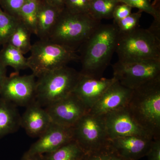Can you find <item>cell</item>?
Listing matches in <instances>:
<instances>
[{
	"mask_svg": "<svg viewBox=\"0 0 160 160\" xmlns=\"http://www.w3.org/2000/svg\"><path fill=\"white\" fill-rule=\"evenodd\" d=\"M146 156L148 160H160V138L153 140Z\"/></svg>",
	"mask_w": 160,
	"mask_h": 160,
	"instance_id": "obj_31",
	"label": "cell"
},
{
	"mask_svg": "<svg viewBox=\"0 0 160 160\" xmlns=\"http://www.w3.org/2000/svg\"><path fill=\"white\" fill-rule=\"evenodd\" d=\"M132 89L123 86L116 81L103 93L89 110V113L102 116L126 107L131 97Z\"/></svg>",
	"mask_w": 160,
	"mask_h": 160,
	"instance_id": "obj_13",
	"label": "cell"
},
{
	"mask_svg": "<svg viewBox=\"0 0 160 160\" xmlns=\"http://www.w3.org/2000/svg\"><path fill=\"white\" fill-rule=\"evenodd\" d=\"M120 3L118 0H90L89 13L93 18L100 22L112 18L115 8Z\"/></svg>",
	"mask_w": 160,
	"mask_h": 160,
	"instance_id": "obj_22",
	"label": "cell"
},
{
	"mask_svg": "<svg viewBox=\"0 0 160 160\" xmlns=\"http://www.w3.org/2000/svg\"><path fill=\"white\" fill-rule=\"evenodd\" d=\"M19 21L0 8V45L7 43Z\"/></svg>",
	"mask_w": 160,
	"mask_h": 160,
	"instance_id": "obj_24",
	"label": "cell"
},
{
	"mask_svg": "<svg viewBox=\"0 0 160 160\" xmlns=\"http://www.w3.org/2000/svg\"><path fill=\"white\" fill-rule=\"evenodd\" d=\"M36 78L32 73L7 77L0 91V97L15 106L27 107L35 101Z\"/></svg>",
	"mask_w": 160,
	"mask_h": 160,
	"instance_id": "obj_9",
	"label": "cell"
},
{
	"mask_svg": "<svg viewBox=\"0 0 160 160\" xmlns=\"http://www.w3.org/2000/svg\"><path fill=\"white\" fill-rule=\"evenodd\" d=\"M73 139L85 153L98 150L109 143L102 117L88 112L72 127Z\"/></svg>",
	"mask_w": 160,
	"mask_h": 160,
	"instance_id": "obj_7",
	"label": "cell"
},
{
	"mask_svg": "<svg viewBox=\"0 0 160 160\" xmlns=\"http://www.w3.org/2000/svg\"><path fill=\"white\" fill-rule=\"evenodd\" d=\"M16 106L0 97V139L21 127V116Z\"/></svg>",
	"mask_w": 160,
	"mask_h": 160,
	"instance_id": "obj_17",
	"label": "cell"
},
{
	"mask_svg": "<svg viewBox=\"0 0 160 160\" xmlns=\"http://www.w3.org/2000/svg\"><path fill=\"white\" fill-rule=\"evenodd\" d=\"M113 78L122 85L131 89L160 78V60L131 63L118 61L112 65Z\"/></svg>",
	"mask_w": 160,
	"mask_h": 160,
	"instance_id": "obj_8",
	"label": "cell"
},
{
	"mask_svg": "<svg viewBox=\"0 0 160 160\" xmlns=\"http://www.w3.org/2000/svg\"><path fill=\"white\" fill-rule=\"evenodd\" d=\"M64 8L72 13L90 14V0H64Z\"/></svg>",
	"mask_w": 160,
	"mask_h": 160,
	"instance_id": "obj_28",
	"label": "cell"
},
{
	"mask_svg": "<svg viewBox=\"0 0 160 160\" xmlns=\"http://www.w3.org/2000/svg\"><path fill=\"white\" fill-rule=\"evenodd\" d=\"M101 24L89 14L60 12L48 39L76 50Z\"/></svg>",
	"mask_w": 160,
	"mask_h": 160,
	"instance_id": "obj_3",
	"label": "cell"
},
{
	"mask_svg": "<svg viewBox=\"0 0 160 160\" xmlns=\"http://www.w3.org/2000/svg\"><path fill=\"white\" fill-rule=\"evenodd\" d=\"M0 50V60L4 65L10 66L16 71L28 69L27 58L19 49L6 43Z\"/></svg>",
	"mask_w": 160,
	"mask_h": 160,
	"instance_id": "obj_19",
	"label": "cell"
},
{
	"mask_svg": "<svg viewBox=\"0 0 160 160\" xmlns=\"http://www.w3.org/2000/svg\"><path fill=\"white\" fill-rule=\"evenodd\" d=\"M26 108L21 116V127L29 136L39 137L52 123L50 117L46 109L36 101Z\"/></svg>",
	"mask_w": 160,
	"mask_h": 160,
	"instance_id": "obj_16",
	"label": "cell"
},
{
	"mask_svg": "<svg viewBox=\"0 0 160 160\" xmlns=\"http://www.w3.org/2000/svg\"><path fill=\"white\" fill-rule=\"evenodd\" d=\"M61 11L41 0L38 12L36 34L40 39H48Z\"/></svg>",
	"mask_w": 160,
	"mask_h": 160,
	"instance_id": "obj_18",
	"label": "cell"
},
{
	"mask_svg": "<svg viewBox=\"0 0 160 160\" xmlns=\"http://www.w3.org/2000/svg\"><path fill=\"white\" fill-rule=\"evenodd\" d=\"M132 9V7L125 3L120 2L115 8L113 12V23L117 22L128 16L131 13Z\"/></svg>",
	"mask_w": 160,
	"mask_h": 160,
	"instance_id": "obj_30",
	"label": "cell"
},
{
	"mask_svg": "<svg viewBox=\"0 0 160 160\" xmlns=\"http://www.w3.org/2000/svg\"><path fill=\"white\" fill-rule=\"evenodd\" d=\"M6 67L0 60V91L6 80Z\"/></svg>",
	"mask_w": 160,
	"mask_h": 160,
	"instance_id": "obj_33",
	"label": "cell"
},
{
	"mask_svg": "<svg viewBox=\"0 0 160 160\" xmlns=\"http://www.w3.org/2000/svg\"><path fill=\"white\" fill-rule=\"evenodd\" d=\"M116 80L94 78L81 74L73 92L90 110L103 93Z\"/></svg>",
	"mask_w": 160,
	"mask_h": 160,
	"instance_id": "obj_14",
	"label": "cell"
},
{
	"mask_svg": "<svg viewBox=\"0 0 160 160\" xmlns=\"http://www.w3.org/2000/svg\"><path fill=\"white\" fill-rule=\"evenodd\" d=\"M153 139L140 136H129L109 140L110 146L121 156L129 160H138L146 156Z\"/></svg>",
	"mask_w": 160,
	"mask_h": 160,
	"instance_id": "obj_15",
	"label": "cell"
},
{
	"mask_svg": "<svg viewBox=\"0 0 160 160\" xmlns=\"http://www.w3.org/2000/svg\"><path fill=\"white\" fill-rule=\"evenodd\" d=\"M115 52L121 62L160 60V38L149 29L140 27L119 33Z\"/></svg>",
	"mask_w": 160,
	"mask_h": 160,
	"instance_id": "obj_4",
	"label": "cell"
},
{
	"mask_svg": "<svg viewBox=\"0 0 160 160\" xmlns=\"http://www.w3.org/2000/svg\"><path fill=\"white\" fill-rule=\"evenodd\" d=\"M28 0H0V6L6 13L17 18L23 5Z\"/></svg>",
	"mask_w": 160,
	"mask_h": 160,
	"instance_id": "obj_29",
	"label": "cell"
},
{
	"mask_svg": "<svg viewBox=\"0 0 160 160\" xmlns=\"http://www.w3.org/2000/svg\"><path fill=\"white\" fill-rule=\"evenodd\" d=\"M85 152L74 140L51 153L44 156V160H82Z\"/></svg>",
	"mask_w": 160,
	"mask_h": 160,
	"instance_id": "obj_21",
	"label": "cell"
},
{
	"mask_svg": "<svg viewBox=\"0 0 160 160\" xmlns=\"http://www.w3.org/2000/svg\"><path fill=\"white\" fill-rule=\"evenodd\" d=\"M127 107L153 140L160 138V78L132 89Z\"/></svg>",
	"mask_w": 160,
	"mask_h": 160,
	"instance_id": "obj_2",
	"label": "cell"
},
{
	"mask_svg": "<svg viewBox=\"0 0 160 160\" xmlns=\"http://www.w3.org/2000/svg\"><path fill=\"white\" fill-rule=\"evenodd\" d=\"M21 160H44V155H26L24 154Z\"/></svg>",
	"mask_w": 160,
	"mask_h": 160,
	"instance_id": "obj_34",
	"label": "cell"
},
{
	"mask_svg": "<svg viewBox=\"0 0 160 160\" xmlns=\"http://www.w3.org/2000/svg\"><path fill=\"white\" fill-rule=\"evenodd\" d=\"M158 1H160V0H158Z\"/></svg>",
	"mask_w": 160,
	"mask_h": 160,
	"instance_id": "obj_35",
	"label": "cell"
},
{
	"mask_svg": "<svg viewBox=\"0 0 160 160\" xmlns=\"http://www.w3.org/2000/svg\"><path fill=\"white\" fill-rule=\"evenodd\" d=\"M44 2L58 8L60 10L64 9V0H42Z\"/></svg>",
	"mask_w": 160,
	"mask_h": 160,
	"instance_id": "obj_32",
	"label": "cell"
},
{
	"mask_svg": "<svg viewBox=\"0 0 160 160\" xmlns=\"http://www.w3.org/2000/svg\"><path fill=\"white\" fill-rule=\"evenodd\" d=\"M27 58L28 67L36 78L79 60L76 50L49 39H40L32 45Z\"/></svg>",
	"mask_w": 160,
	"mask_h": 160,
	"instance_id": "obj_5",
	"label": "cell"
},
{
	"mask_svg": "<svg viewBox=\"0 0 160 160\" xmlns=\"http://www.w3.org/2000/svg\"><path fill=\"white\" fill-rule=\"evenodd\" d=\"M38 139L32 144L26 155L48 154L53 152L73 139L72 127L52 123Z\"/></svg>",
	"mask_w": 160,
	"mask_h": 160,
	"instance_id": "obj_12",
	"label": "cell"
},
{
	"mask_svg": "<svg viewBox=\"0 0 160 160\" xmlns=\"http://www.w3.org/2000/svg\"><path fill=\"white\" fill-rule=\"evenodd\" d=\"M31 32L22 23L19 22L7 43L19 49L24 54L30 52Z\"/></svg>",
	"mask_w": 160,
	"mask_h": 160,
	"instance_id": "obj_23",
	"label": "cell"
},
{
	"mask_svg": "<svg viewBox=\"0 0 160 160\" xmlns=\"http://www.w3.org/2000/svg\"><path fill=\"white\" fill-rule=\"evenodd\" d=\"M142 12L139 10L138 12L131 13L127 17L117 22L113 23L117 28L119 33H127L139 27Z\"/></svg>",
	"mask_w": 160,
	"mask_h": 160,
	"instance_id": "obj_27",
	"label": "cell"
},
{
	"mask_svg": "<svg viewBox=\"0 0 160 160\" xmlns=\"http://www.w3.org/2000/svg\"><path fill=\"white\" fill-rule=\"evenodd\" d=\"M80 76L67 66L42 75L36 81V102L46 107L66 97L73 92Z\"/></svg>",
	"mask_w": 160,
	"mask_h": 160,
	"instance_id": "obj_6",
	"label": "cell"
},
{
	"mask_svg": "<svg viewBox=\"0 0 160 160\" xmlns=\"http://www.w3.org/2000/svg\"><path fill=\"white\" fill-rule=\"evenodd\" d=\"M132 8H136L151 15L153 21L160 22V9L152 4L151 0H118Z\"/></svg>",
	"mask_w": 160,
	"mask_h": 160,
	"instance_id": "obj_25",
	"label": "cell"
},
{
	"mask_svg": "<svg viewBox=\"0 0 160 160\" xmlns=\"http://www.w3.org/2000/svg\"><path fill=\"white\" fill-rule=\"evenodd\" d=\"M41 0H28L20 9L17 18L32 34H37L39 7Z\"/></svg>",
	"mask_w": 160,
	"mask_h": 160,
	"instance_id": "obj_20",
	"label": "cell"
},
{
	"mask_svg": "<svg viewBox=\"0 0 160 160\" xmlns=\"http://www.w3.org/2000/svg\"><path fill=\"white\" fill-rule=\"evenodd\" d=\"M109 140L117 138L140 136L153 139L138 122L127 106L102 116Z\"/></svg>",
	"mask_w": 160,
	"mask_h": 160,
	"instance_id": "obj_10",
	"label": "cell"
},
{
	"mask_svg": "<svg viewBox=\"0 0 160 160\" xmlns=\"http://www.w3.org/2000/svg\"><path fill=\"white\" fill-rule=\"evenodd\" d=\"M82 160H129L120 156L109 143L101 149L86 153Z\"/></svg>",
	"mask_w": 160,
	"mask_h": 160,
	"instance_id": "obj_26",
	"label": "cell"
},
{
	"mask_svg": "<svg viewBox=\"0 0 160 160\" xmlns=\"http://www.w3.org/2000/svg\"><path fill=\"white\" fill-rule=\"evenodd\" d=\"M45 109L52 123L69 127H73L83 116L89 112L88 108L73 92Z\"/></svg>",
	"mask_w": 160,
	"mask_h": 160,
	"instance_id": "obj_11",
	"label": "cell"
},
{
	"mask_svg": "<svg viewBox=\"0 0 160 160\" xmlns=\"http://www.w3.org/2000/svg\"><path fill=\"white\" fill-rule=\"evenodd\" d=\"M119 32L114 24H101L79 48L81 74L101 78L115 52Z\"/></svg>",
	"mask_w": 160,
	"mask_h": 160,
	"instance_id": "obj_1",
	"label": "cell"
}]
</instances>
